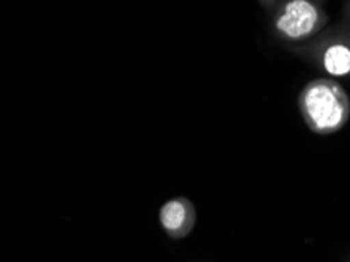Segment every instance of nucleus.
I'll list each match as a JSON object with an SVG mask.
<instances>
[{"mask_svg":"<svg viewBox=\"0 0 350 262\" xmlns=\"http://www.w3.org/2000/svg\"><path fill=\"white\" fill-rule=\"evenodd\" d=\"M312 60L328 76L339 79L350 76V35H330L316 42Z\"/></svg>","mask_w":350,"mask_h":262,"instance_id":"obj_3","label":"nucleus"},{"mask_svg":"<svg viewBox=\"0 0 350 262\" xmlns=\"http://www.w3.org/2000/svg\"><path fill=\"white\" fill-rule=\"evenodd\" d=\"M259 2H261L266 8H270V7H273V5H278L281 0H259Z\"/></svg>","mask_w":350,"mask_h":262,"instance_id":"obj_5","label":"nucleus"},{"mask_svg":"<svg viewBox=\"0 0 350 262\" xmlns=\"http://www.w3.org/2000/svg\"><path fill=\"white\" fill-rule=\"evenodd\" d=\"M328 19L316 0H281L272 16V29L284 42L300 44L321 34Z\"/></svg>","mask_w":350,"mask_h":262,"instance_id":"obj_2","label":"nucleus"},{"mask_svg":"<svg viewBox=\"0 0 350 262\" xmlns=\"http://www.w3.org/2000/svg\"><path fill=\"white\" fill-rule=\"evenodd\" d=\"M299 110L311 132L332 135L350 120V98L341 83L333 79H314L297 99Z\"/></svg>","mask_w":350,"mask_h":262,"instance_id":"obj_1","label":"nucleus"},{"mask_svg":"<svg viewBox=\"0 0 350 262\" xmlns=\"http://www.w3.org/2000/svg\"><path fill=\"white\" fill-rule=\"evenodd\" d=\"M159 222L168 237H187L196 223V211L192 201L184 196L168 200L159 211Z\"/></svg>","mask_w":350,"mask_h":262,"instance_id":"obj_4","label":"nucleus"},{"mask_svg":"<svg viewBox=\"0 0 350 262\" xmlns=\"http://www.w3.org/2000/svg\"><path fill=\"white\" fill-rule=\"evenodd\" d=\"M316 2H321V0H316Z\"/></svg>","mask_w":350,"mask_h":262,"instance_id":"obj_6","label":"nucleus"}]
</instances>
